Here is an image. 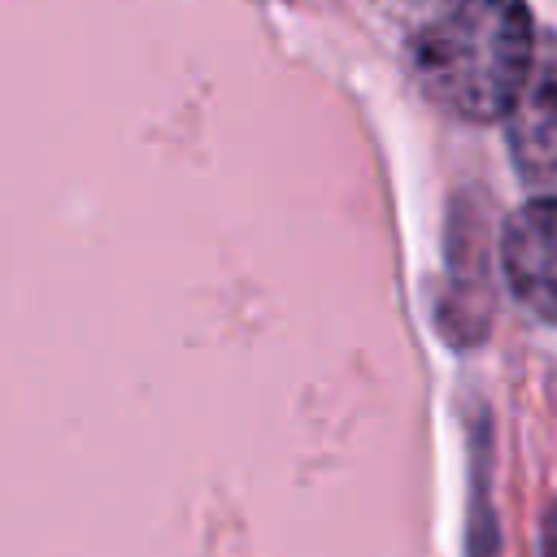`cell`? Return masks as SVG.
<instances>
[{"instance_id":"cell-1","label":"cell","mask_w":557,"mask_h":557,"mask_svg":"<svg viewBox=\"0 0 557 557\" xmlns=\"http://www.w3.org/2000/svg\"><path fill=\"white\" fill-rule=\"evenodd\" d=\"M531 61L535 39L522 0H448L413 35L422 87L470 122L509 113Z\"/></svg>"},{"instance_id":"cell-2","label":"cell","mask_w":557,"mask_h":557,"mask_svg":"<svg viewBox=\"0 0 557 557\" xmlns=\"http://www.w3.org/2000/svg\"><path fill=\"white\" fill-rule=\"evenodd\" d=\"M505 135L518 174L557 200V35L540 39L527 83L505 113Z\"/></svg>"},{"instance_id":"cell-3","label":"cell","mask_w":557,"mask_h":557,"mask_svg":"<svg viewBox=\"0 0 557 557\" xmlns=\"http://www.w3.org/2000/svg\"><path fill=\"white\" fill-rule=\"evenodd\" d=\"M500 265L513 296L544 322H557V200L553 196L527 200L505 222Z\"/></svg>"},{"instance_id":"cell-4","label":"cell","mask_w":557,"mask_h":557,"mask_svg":"<svg viewBox=\"0 0 557 557\" xmlns=\"http://www.w3.org/2000/svg\"><path fill=\"white\" fill-rule=\"evenodd\" d=\"M540 557H557V505L544 513V540H540Z\"/></svg>"}]
</instances>
